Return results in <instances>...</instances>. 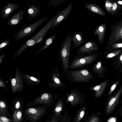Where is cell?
I'll return each mask as SVG.
<instances>
[{
	"instance_id": "42",
	"label": "cell",
	"mask_w": 122,
	"mask_h": 122,
	"mask_svg": "<svg viewBox=\"0 0 122 122\" xmlns=\"http://www.w3.org/2000/svg\"><path fill=\"white\" fill-rule=\"evenodd\" d=\"M84 114V112L83 111H81L80 114V117L81 118L83 117Z\"/></svg>"
},
{
	"instance_id": "12",
	"label": "cell",
	"mask_w": 122,
	"mask_h": 122,
	"mask_svg": "<svg viewBox=\"0 0 122 122\" xmlns=\"http://www.w3.org/2000/svg\"><path fill=\"white\" fill-rule=\"evenodd\" d=\"M112 27V31L107 43V45L109 46L115 44L117 38L122 33V20Z\"/></svg>"
},
{
	"instance_id": "23",
	"label": "cell",
	"mask_w": 122,
	"mask_h": 122,
	"mask_svg": "<svg viewBox=\"0 0 122 122\" xmlns=\"http://www.w3.org/2000/svg\"><path fill=\"white\" fill-rule=\"evenodd\" d=\"M56 36V35L55 34L48 38L45 41L44 45L36 53L35 55L41 53L50 46L54 41Z\"/></svg>"
},
{
	"instance_id": "35",
	"label": "cell",
	"mask_w": 122,
	"mask_h": 122,
	"mask_svg": "<svg viewBox=\"0 0 122 122\" xmlns=\"http://www.w3.org/2000/svg\"><path fill=\"white\" fill-rule=\"evenodd\" d=\"M0 120L2 122H12L11 120L4 116H0Z\"/></svg>"
},
{
	"instance_id": "22",
	"label": "cell",
	"mask_w": 122,
	"mask_h": 122,
	"mask_svg": "<svg viewBox=\"0 0 122 122\" xmlns=\"http://www.w3.org/2000/svg\"><path fill=\"white\" fill-rule=\"evenodd\" d=\"M90 68L94 73H97L99 77L103 76L105 69L102 65L101 61H99L96 62L91 66Z\"/></svg>"
},
{
	"instance_id": "3",
	"label": "cell",
	"mask_w": 122,
	"mask_h": 122,
	"mask_svg": "<svg viewBox=\"0 0 122 122\" xmlns=\"http://www.w3.org/2000/svg\"><path fill=\"white\" fill-rule=\"evenodd\" d=\"M71 82L76 83L86 82L94 79L93 75L86 69L69 70L64 76Z\"/></svg>"
},
{
	"instance_id": "16",
	"label": "cell",
	"mask_w": 122,
	"mask_h": 122,
	"mask_svg": "<svg viewBox=\"0 0 122 122\" xmlns=\"http://www.w3.org/2000/svg\"><path fill=\"white\" fill-rule=\"evenodd\" d=\"M71 40L73 45L71 49L79 46L86 40H84V35L81 32L77 31L74 32L71 34Z\"/></svg>"
},
{
	"instance_id": "28",
	"label": "cell",
	"mask_w": 122,
	"mask_h": 122,
	"mask_svg": "<svg viewBox=\"0 0 122 122\" xmlns=\"http://www.w3.org/2000/svg\"><path fill=\"white\" fill-rule=\"evenodd\" d=\"M113 2V5L111 14L115 15L117 13L118 10L121 8H122V5L118 4L114 0Z\"/></svg>"
},
{
	"instance_id": "1",
	"label": "cell",
	"mask_w": 122,
	"mask_h": 122,
	"mask_svg": "<svg viewBox=\"0 0 122 122\" xmlns=\"http://www.w3.org/2000/svg\"><path fill=\"white\" fill-rule=\"evenodd\" d=\"M72 41L71 34H70L61 42L59 52V59L62 62L61 68L63 77L69 70V58Z\"/></svg>"
},
{
	"instance_id": "10",
	"label": "cell",
	"mask_w": 122,
	"mask_h": 122,
	"mask_svg": "<svg viewBox=\"0 0 122 122\" xmlns=\"http://www.w3.org/2000/svg\"><path fill=\"white\" fill-rule=\"evenodd\" d=\"M46 111V108L44 107H31L26 109L25 112L30 120L36 121L44 115Z\"/></svg>"
},
{
	"instance_id": "29",
	"label": "cell",
	"mask_w": 122,
	"mask_h": 122,
	"mask_svg": "<svg viewBox=\"0 0 122 122\" xmlns=\"http://www.w3.org/2000/svg\"><path fill=\"white\" fill-rule=\"evenodd\" d=\"M65 1V0H49L48 5L49 7L52 5L54 7H56Z\"/></svg>"
},
{
	"instance_id": "21",
	"label": "cell",
	"mask_w": 122,
	"mask_h": 122,
	"mask_svg": "<svg viewBox=\"0 0 122 122\" xmlns=\"http://www.w3.org/2000/svg\"><path fill=\"white\" fill-rule=\"evenodd\" d=\"M21 74L24 81L29 86H35L38 85L41 81L36 77L25 74L21 72Z\"/></svg>"
},
{
	"instance_id": "24",
	"label": "cell",
	"mask_w": 122,
	"mask_h": 122,
	"mask_svg": "<svg viewBox=\"0 0 122 122\" xmlns=\"http://www.w3.org/2000/svg\"><path fill=\"white\" fill-rule=\"evenodd\" d=\"M22 113L19 109H15L13 115V120L14 122H19L22 120Z\"/></svg>"
},
{
	"instance_id": "8",
	"label": "cell",
	"mask_w": 122,
	"mask_h": 122,
	"mask_svg": "<svg viewBox=\"0 0 122 122\" xmlns=\"http://www.w3.org/2000/svg\"><path fill=\"white\" fill-rule=\"evenodd\" d=\"M98 46L95 42L89 41L86 42L77 51L75 56L80 57L90 55L98 51Z\"/></svg>"
},
{
	"instance_id": "41",
	"label": "cell",
	"mask_w": 122,
	"mask_h": 122,
	"mask_svg": "<svg viewBox=\"0 0 122 122\" xmlns=\"http://www.w3.org/2000/svg\"><path fill=\"white\" fill-rule=\"evenodd\" d=\"M62 108L61 107H56L55 109V111L56 112H60Z\"/></svg>"
},
{
	"instance_id": "6",
	"label": "cell",
	"mask_w": 122,
	"mask_h": 122,
	"mask_svg": "<svg viewBox=\"0 0 122 122\" xmlns=\"http://www.w3.org/2000/svg\"><path fill=\"white\" fill-rule=\"evenodd\" d=\"M15 76L14 78L10 77L12 92L13 94L16 92H20L23 90V80L21 74V72L18 67L15 68Z\"/></svg>"
},
{
	"instance_id": "43",
	"label": "cell",
	"mask_w": 122,
	"mask_h": 122,
	"mask_svg": "<svg viewBox=\"0 0 122 122\" xmlns=\"http://www.w3.org/2000/svg\"><path fill=\"white\" fill-rule=\"evenodd\" d=\"M116 2L118 4L122 5V1H116Z\"/></svg>"
},
{
	"instance_id": "7",
	"label": "cell",
	"mask_w": 122,
	"mask_h": 122,
	"mask_svg": "<svg viewBox=\"0 0 122 122\" xmlns=\"http://www.w3.org/2000/svg\"><path fill=\"white\" fill-rule=\"evenodd\" d=\"M50 75V80L47 85L55 89H60L61 90L67 87L65 84L61 82L59 71L56 66L52 71Z\"/></svg>"
},
{
	"instance_id": "33",
	"label": "cell",
	"mask_w": 122,
	"mask_h": 122,
	"mask_svg": "<svg viewBox=\"0 0 122 122\" xmlns=\"http://www.w3.org/2000/svg\"><path fill=\"white\" fill-rule=\"evenodd\" d=\"M46 35V34L42 36L40 38L38 39L36 41V42L35 44L33 47L36 45L38 43L41 44L42 42L44 41L45 40H44V38L45 36Z\"/></svg>"
},
{
	"instance_id": "9",
	"label": "cell",
	"mask_w": 122,
	"mask_h": 122,
	"mask_svg": "<svg viewBox=\"0 0 122 122\" xmlns=\"http://www.w3.org/2000/svg\"><path fill=\"white\" fill-rule=\"evenodd\" d=\"M27 13L28 19L32 20L38 17L41 14L39 2L34 0H28Z\"/></svg>"
},
{
	"instance_id": "27",
	"label": "cell",
	"mask_w": 122,
	"mask_h": 122,
	"mask_svg": "<svg viewBox=\"0 0 122 122\" xmlns=\"http://www.w3.org/2000/svg\"><path fill=\"white\" fill-rule=\"evenodd\" d=\"M113 5V2L112 1L109 0H107L105 1V7L107 12L111 13Z\"/></svg>"
},
{
	"instance_id": "40",
	"label": "cell",
	"mask_w": 122,
	"mask_h": 122,
	"mask_svg": "<svg viewBox=\"0 0 122 122\" xmlns=\"http://www.w3.org/2000/svg\"><path fill=\"white\" fill-rule=\"evenodd\" d=\"M118 113L119 115L122 117V106L120 107L118 110Z\"/></svg>"
},
{
	"instance_id": "46",
	"label": "cell",
	"mask_w": 122,
	"mask_h": 122,
	"mask_svg": "<svg viewBox=\"0 0 122 122\" xmlns=\"http://www.w3.org/2000/svg\"><path fill=\"white\" fill-rule=\"evenodd\" d=\"M0 122H2V121H1V120H0Z\"/></svg>"
},
{
	"instance_id": "20",
	"label": "cell",
	"mask_w": 122,
	"mask_h": 122,
	"mask_svg": "<svg viewBox=\"0 0 122 122\" xmlns=\"http://www.w3.org/2000/svg\"><path fill=\"white\" fill-rule=\"evenodd\" d=\"M85 6L91 13L100 15L104 17L106 16V13L98 5L93 4L90 3L86 4Z\"/></svg>"
},
{
	"instance_id": "11",
	"label": "cell",
	"mask_w": 122,
	"mask_h": 122,
	"mask_svg": "<svg viewBox=\"0 0 122 122\" xmlns=\"http://www.w3.org/2000/svg\"><path fill=\"white\" fill-rule=\"evenodd\" d=\"M73 9V5L71 3L57 14V17L50 29H52L66 20L69 16Z\"/></svg>"
},
{
	"instance_id": "4",
	"label": "cell",
	"mask_w": 122,
	"mask_h": 122,
	"mask_svg": "<svg viewBox=\"0 0 122 122\" xmlns=\"http://www.w3.org/2000/svg\"><path fill=\"white\" fill-rule=\"evenodd\" d=\"M100 54L98 52L84 56L76 57L75 56L69 65V69L78 68L86 65L92 64L98 57Z\"/></svg>"
},
{
	"instance_id": "25",
	"label": "cell",
	"mask_w": 122,
	"mask_h": 122,
	"mask_svg": "<svg viewBox=\"0 0 122 122\" xmlns=\"http://www.w3.org/2000/svg\"><path fill=\"white\" fill-rule=\"evenodd\" d=\"M7 105L6 102L3 100H0V115L6 112Z\"/></svg>"
},
{
	"instance_id": "31",
	"label": "cell",
	"mask_w": 122,
	"mask_h": 122,
	"mask_svg": "<svg viewBox=\"0 0 122 122\" xmlns=\"http://www.w3.org/2000/svg\"><path fill=\"white\" fill-rule=\"evenodd\" d=\"M120 80H119L117 81L112 86L108 93V96L110 95L112 93L119 83Z\"/></svg>"
},
{
	"instance_id": "18",
	"label": "cell",
	"mask_w": 122,
	"mask_h": 122,
	"mask_svg": "<svg viewBox=\"0 0 122 122\" xmlns=\"http://www.w3.org/2000/svg\"><path fill=\"white\" fill-rule=\"evenodd\" d=\"M107 25L103 23L99 25L95 29L94 34L98 35V41L100 44L102 43L104 40Z\"/></svg>"
},
{
	"instance_id": "14",
	"label": "cell",
	"mask_w": 122,
	"mask_h": 122,
	"mask_svg": "<svg viewBox=\"0 0 122 122\" xmlns=\"http://www.w3.org/2000/svg\"><path fill=\"white\" fill-rule=\"evenodd\" d=\"M53 94L49 92L42 93L40 96L37 97L34 99L33 103L35 104H43L46 105L49 104L53 100Z\"/></svg>"
},
{
	"instance_id": "45",
	"label": "cell",
	"mask_w": 122,
	"mask_h": 122,
	"mask_svg": "<svg viewBox=\"0 0 122 122\" xmlns=\"http://www.w3.org/2000/svg\"><path fill=\"white\" fill-rule=\"evenodd\" d=\"M120 104L121 105H122V99L121 101Z\"/></svg>"
},
{
	"instance_id": "13",
	"label": "cell",
	"mask_w": 122,
	"mask_h": 122,
	"mask_svg": "<svg viewBox=\"0 0 122 122\" xmlns=\"http://www.w3.org/2000/svg\"><path fill=\"white\" fill-rule=\"evenodd\" d=\"M20 7L19 5L13 3H8L1 9L0 16L3 19L8 17L13 12Z\"/></svg>"
},
{
	"instance_id": "17",
	"label": "cell",
	"mask_w": 122,
	"mask_h": 122,
	"mask_svg": "<svg viewBox=\"0 0 122 122\" xmlns=\"http://www.w3.org/2000/svg\"><path fill=\"white\" fill-rule=\"evenodd\" d=\"M66 95L67 100L71 102H79L83 95L81 90L76 88L71 89L70 93H67Z\"/></svg>"
},
{
	"instance_id": "19",
	"label": "cell",
	"mask_w": 122,
	"mask_h": 122,
	"mask_svg": "<svg viewBox=\"0 0 122 122\" xmlns=\"http://www.w3.org/2000/svg\"><path fill=\"white\" fill-rule=\"evenodd\" d=\"M24 13V10L23 9L19 11L8 20L7 22L8 25L14 26L18 24L23 20Z\"/></svg>"
},
{
	"instance_id": "26",
	"label": "cell",
	"mask_w": 122,
	"mask_h": 122,
	"mask_svg": "<svg viewBox=\"0 0 122 122\" xmlns=\"http://www.w3.org/2000/svg\"><path fill=\"white\" fill-rule=\"evenodd\" d=\"M0 52L4 49L7 47L10 44V40L9 39L1 40L0 42Z\"/></svg>"
},
{
	"instance_id": "36",
	"label": "cell",
	"mask_w": 122,
	"mask_h": 122,
	"mask_svg": "<svg viewBox=\"0 0 122 122\" xmlns=\"http://www.w3.org/2000/svg\"><path fill=\"white\" fill-rule=\"evenodd\" d=\"M20 99H16L15 104V108L16 109H19L20 108L21 104Z\"/></svg>"
},
{
	"instance_id": "44",
	"label": "cell",
	"mask_w": 122,
	"mask_h": 122,
	"mask_svg": "<svg viewBox=\"0 0 122 122\" xmlns=\"http://www.w3.org/2000/svg\"><path fill=\"white\" fill-rule=\"evenodd\" d=\"M48 122H55V121L54 120H52L51 121H49Z\"/></svg>"
},
{
	"instance_id": "2",
	"label": "cell",
	"mask_w": 122,
	"mask_h": 122,
	"mask_svg": "<svg viewBox=\"0 0 122 122\" xmlns=\"http://www.w3.org/2000/svg\"><path fill=\"white\" fill-rule=\"evenodd\" d=\"M57 15L53 17L38 32L25 41L18 50L15 53L14 59L16 58L27 48L33 47L36 41L46 33L54 22Z\"/></svg>"
},
{
	"instance_id": "15",
	"label": "cell",
	"mask_w": 122,
	"mask_h": 122,
	"mask_svg": "<svg viewBox=\"0 0 122 122\" xmlns=\"http://www.w3.org/2000/svg\"><path fill=\"white\" fill-rule=\"evenodd\" d=\"M109 82L108 80H107L100 83L96 85L89 88L90 90L95 91V96L96 98H98L103 94Z\"/></svg>"
},
{
	"instance_id": "34",
	"label": "cell",
	"mask_w": 122,
	"mask_h": 122,
	"mask_svg": "<svg viewBox=\"0 0 122 122\" xmlns=\"http://www.w3.org/2000/svg\"><path fill=\"white\" fill-rule=\"evenodd\" d=\"M111 45V47L113 49H117L122 47V43H115Z\"/></svg>"
},
{
	"instance_id": "5",
	"label": "cell",
	"mask_w": 122,
	"mask_h": 122,
	"mask_svg": "<svg viewBox=\"0 0 122 122\" xmlns=\"http://www.w3.org/2000/svg\"><path fill=\"white\" fill-rule=\"evenodd\" d=\"M48 16L44 17L33 23L24 27L18 31L14 37L16 40L23 39L35 31L39 26L46 21Z\"/></svg>"
},
{
	"instance_id": "39",
	"label": "cell",
	"mask_w": 122,
	"mask_h": 122,
	"mask_svg": "<svg viewBox=\"0 0 122 122\" xmlns=\"http://www.w3.org/2000/svg\"><path fill=\"white\" fill-rule=\"evenodd\" d=\"M122 39V33L121 34L117 37L115 41V43L117 41Z\"/></svg>"
},
{
	"instance_id": "32",
	"label": "cell",
	"mask_w": 122,
	"mask_h": 122,
	"mask_svg": "<svg viewBox=\"0 0 122 122\" xmlns=\"http://www.w3.org/2000/svg\"><path fill=\"white\" fill-rule=\"evenodd\" d=\"M122 68V54L121 55L119 58V60L117 63L115 67V70L117 68Z\"/></svg>"
},
{
	"instance_id": "30",
	"label": "cell",
	"mask_w": 122,
	"mask_h": 122,
	"mask_svg": "<svg viewBox=\"0 0 122 122\" xmlns=\"http://www.w3.org/2000/svg\"><path fill=\"white\" fill-rule=\"evenodd\" d=\"M121 52V50H118L115 51L106 55L105 57L107 58H110L118 55Z\"/></svg>"
},
{
	"instance_id": "38",
	"label": "cell",
	"mask_w": 122,
	"mask_h": 122,
	"mask_svg": "<svg viewBox=\"0 0 122 122\" xmlns=\"http://www.w3.org/2000/svg\"><path fill=\"white\" fill-rule=\"evenodd\" d=\"M6 54H2L0 56V64L3 62V59L5 57Z\"/></svg>"
},
{
	"instance_id": "37",
	"label": "cell",
	"mask_w": 122,
	"mask_h": 122,
	"mask_svg": "<svg viewBox=\"0 0 122 122\" xmlns=\"http://www.w3.org/2000/svg\"><path fill=\"white\" fill-rule=\"evenodd\" d=\"M0 87H2L5 90H7V89L6 87V85L1 78L0 79Z\"/></svg>"
}]
</instances>
